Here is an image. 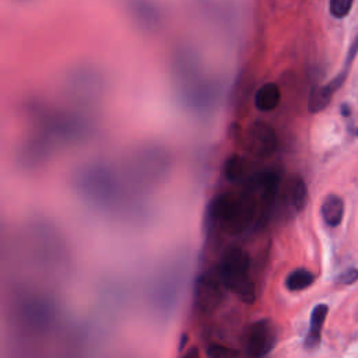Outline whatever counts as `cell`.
I'll list each match as a JSON object with an SVG mask.
<instances>
[{"instance_id":"cell-1","label":"cell","mask_w":358,"mask_h":358,"mask_svg":"<svg viewBox=\"0 0 358 358\" xmlns=\"http://www.w3.org/2000/svg\"><path fill=\"white\" fill-rule=\"evenodd\" d=\"M249 268L250 257L239 246H231L225 250L218 268L224 287L235 292L246 303H252L256 299L255 284L249 277Z\"/></svg>"},{"instance_id":"cell-2","label":"cell","mask_w":358,"mask_h":358,"mask_svg":"<svg viewBox=\"0 0 358 358\" xmlns=\"http://www.w3.org/2000/svg\"><path fill=\"white\" fill-rule=\"evenodd\" d=\"M253 214L255 203L246 196L235 197L231 194H220L210 206V217L231 234L243 231L252 221Z\"/></svg>"},{"instance_id":"cell-3","label":"cell","mask_w":358,"mask_h":358,"mask_svg":"<svg viewBox=\"0 0 358 358\" xmlns=\"http://www.w3.org/2000/svg\"><path fill=\"white\" fill-rule=\"evenodd\" d=\"M277 134L274 129L262 120L253 122L245 134V148L257 158H268L277 150Z\"/></svg>"},{"instance_id":"cell-4","label":"cell","mask_w":358,"mask_h":358,"mask_svg":"<svg viewBox=\"0 0 358 358\" xmlns=\"http://www.w3.org/2000/svg\"><path fill=\"white\" fill-rule=\"evenodd\" d=\"M277 341V330L270 319H260L250 324L246 337V351L252 358L267 355Z\"/></svg>"},{"instance_id":"cell-5","label":"cell","mask_w":358,"mask_h":358,"mask_svg":"<svg viewBox=\"0 0 358 358\" xmlns=\"http://www.w3.org/2000/svg\"><path fill=\"white\" fill-rule=\"evenodd\" d=\"M196 305L203 312H211L215 309L222 299V289L218 281L208 275H201L196 281L194 288Z\"/></svg>"},{"instance_id":"cell-6","label":"cell","mask_w":358,"mask_h":358,"mask_svg":"<svg viewBox=\"0 0 358 358\" xmlns=\"http://www.w3.org/2000/svg\"><path fill=\"white\" fill-rule=\"evenodd\" d=\"M327 312H329V308L324 303H319L313 308L310 313V320H309V330L303 340V345L306 348H316L319 345L322 338V329H323V323L326 320Z\"/></svg>"},{"instance_id":"cell-7","label":"cell","mask_w":358,"mask_h":358,"mask_svg":"<svg viewBox=\"0 0 358 358\" xmlns=\"http://www.w3.org/2000/svg\"><path fill=\"white\" fill-rule=\"evenodd\" d=\"M281 99V92L277 84L266 83L255 94V108L260 112L274 110Z\"/></svg>"},{"instance_id":"cell-8","label":"cell","mask_w":358,"mask_h":358,"mask_svg":"<svg viewBox=\"0 0 358 358\" xmlns=\"http://www.w3.org/2000/svg\"><path fill=\"white\" fill-rule=\"evenodd\" d=\"M323 221L329 227H338L344 217V201L337 194H329L320 207Z\"/></svg>"},{"instance_id":"cell-9","label":"cell","mask_w":358,"mask_h":358,"mask_svg":"<svg viewBox=\"0 0 358 358\" xmlns=\"http://www.w3.org/2000/svg\"><path fill=\"white\" fill-rule=\"evenodd\" d=\"M315 281V275L312 271L303 267H298L292 270L285 278V287L289 291H302L310 287Z\"/></svg>"},{"instance_id":"cell-10","label":"cell","mask_w":358,"mask_h":358,"mask_svg":"<svg viewBox=\"0 0 358 358\" xmlns=\"http://www.w3.org/2000/svg\"><path fill=\"white\" fill-rule=\"evenodd\" d=\"M334 91L326 84L323 87H317L315 88L312 92H310V96H309V110L316 113V112H320L323 110L329 102L331 101V96H333Z\"/></svg>"},{"instance_id":"cell-11","label":"cell","mask_w":358,"mask_h":358,"mask_svg":"<svg viewBox=\"0 0 358 358\" xmlns=\"http://www.w3.org/2000/svg\"><path fill=\"white\" fill-rule=\"evenodd\" d=\"M289 203L292 206L294 210L299 211L305 207V203H306V196H308V192H306V186H305V182L301 179V178H295L289 186Z\"/></svg>"},{"instance_id":"cell-12","label":"cell","mask_w":358,"mask_h":358,"mask_svg":"<svg viewBox=\"0 0 358 358\" xmlns=\"http://www.w3.org/2000/svg\"><path fill=\"white\" fill-rule=\"evenodd\" d=\"M224 175L229 182H236L245 175V159L241 155H231L224 165Z\"/></svg>"},{"instance_id":"cell-13","label":"cell","mask_w":358,"mask_h":358,"mask_svg":"<svg viewBox=\"0 0 358 358\" xmlns=\"http://www.w3.org/2000/svg\"><path fill=\"white\" fill-rule=\"evenodd\" d=\"M208 358H238L239 351L236 348L222 345V344H211L206 351Z\"/></svg>"},{"instance_id":"cell-14","label":"cell","mask_w":358,"mask_h":358,"mask_svg":"<svg viewBox=\"0 0 358 358\" xmlns=\"http://www.w3.org/2000/svg\"><path fill=\"white\" fill-rule=\"evenodd\" d=\"M352 3H354V0H330L329 8H330L331 15L336 18L345 17L351 10Z\"/></svg>"},{"instance_id":"cell-15","label":"cell","mask_w":358,"mask_h":358,"mask_svg":"<svg viewBox=\"0 0 358 358\" xmlns=\"http://www.w3.org/2000/svg\"><path fill=\"white\" fill-rule=\"evenodd\" d=\"M358 280V268L355 267H350L344 271H341L337 277H336V282L337 284H343V285H348L352 284Z\"/></svg>"},{"instance_id":"cell-16","label":"cell","mask_w":358,"mask_h":358,"mask_svg":"<svg viewBox=\"0 0 358 358\" xmlns=\"http://www.w3.org/2000/svg\"><path fill=\"white\" fill-rule=\"evenodd\" d=\"M182 358H200V354H199V350L196 347H192Z\"/></svg>"},{"instance_id":"cell-17","label":"cell","mask_w":358,"mask_h":358,"mask_svg":"<svg viewBox=\"0 0 358 358\" xmlns=\"http://www.w3.org/2000/svg\"><path fill=\"white\" fill-rule=\"evenodd\" d=\"M186 343H187V334H183V336H182V340H180V343H179V350H182Z\"/></svg>"}]
</instances>
